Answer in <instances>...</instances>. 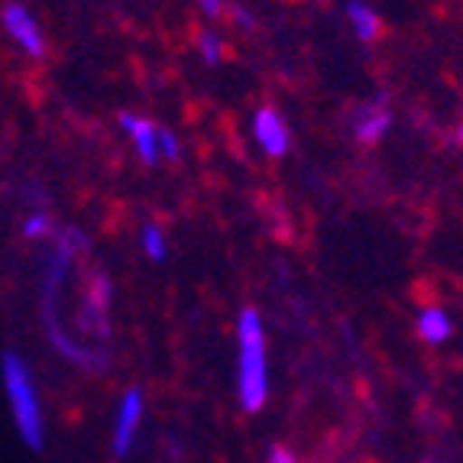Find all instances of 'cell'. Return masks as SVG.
<instances>
[{
	"label": "cell",
	"mask_w": 463,
	"mask_h": 463,
	"mask_svg": "<svg viewBox=\"0 0 463 463\" xmlns=\"http://www.w3.org/2000/svg\"><path fill=\"white\" fill-rule=\"evenodd\" d=\"M272 389L269 376V340L263 315L243 308L237 315V402L247 415L266 409Z\"/></svg>",
	"instance_id": "6da1fadb"
},
{
	"label": "cell",
	"mask_w": 463,
	"mask_h": 463,
	"mask_svg": "<svg viewBox=\"0 0 463 463\" xmlns=\"http://www.w3.org/2000/svg\"><path fill=\"white\" fill-rule=\"evenodd\" d=\"M4 389L10 395V409H14V421L24 434V440L33 450L43 448L46 440V421H43V405H39L36 379H33L30 366L24 364V356H16L14 350L4 354Z\"/></svg>",
	"instance_id": "7a4b0ae2"
},
{
	"label": "cell",
	"mask_w": 463,
	"mask_h": 463,
	"mask_svg": "<svg viewBox=\"0 0 463 463\" xmlns=\"http://www.w3.org/2000/svg\"><path fill=\"white\" fill-rule=\"evenodd\" d=\"M392 130V108H389L386 94L364 100L350 117V137L356 139V146H379Z\"/></svg>",
	"instance_id": "3957f363"
},
{
	"label": "cell",
	"mask_w": 463,
	"mask_h": 463,
	"mask_svg": "<svg viewBox=\"0 0 463 463\" xmlns=\"http://www.w3.org/2000/svg\"><path fill=\"white\" fill-rule=\"evenodd\" d=\"M143 418H146V399H143L139 389H127L120 405H117V418H114V438H110L114 457H127L137 448Z\"/></svg>",
	"instance_id": "277c9868"
},
{
	"label": "cell",
	"mask_w": 463,
	"mask_h": 463,
	"mask_svg": "<svg viewBox=\"0 0 463 463\" xmlns=\"http://www.w3.org/2000/svg\"><path fill=\"white\" fill-rule=\"evenodd\" d=\"M250 130H253L256 146L263 149L269 159H279V156H286L288 146H292V130H288L286 117L279 114L276 108L263 104V108H256L253 120H250Z\"/></svg>",
	"instance_id": "5b68a950"
},
{
	"label": "cell",
	"mask_w": 463,
	"mask_h": 463,
	"mask_svg": "<svg viewBox=\"0 0 463 463\" xmlns=\"http://www.w3.org/2000/svg\"><path fill=\"white\" fill-rule=\"evenodd\" d=\"M0 20H4L7 33L20 43V49H24L26 55H33V59L46 55V36H43L36 16H33L30 10L20 7V4H7L4 14H0Z\"/></svg>",
	"instance_id": "8992f818"
},
{
	"label": "cell",
	"mask_w": 463,
	"mask_h": 463,
	"mask_svg": "<svg viewBox=\"0 0 463 463\" xmlns=\"http://www.w3.org/2000/svg\"><path fill=\"white\" fill-rule=\"evenodd\" d=\"M120 130L137 149L143 165H159V127L139 114H120Z\"/></svg>",
	"instance_id": "52a82bcc"
},
{
	"label": "cell",
	"mask_w": 463,
	"mask_h": 463,
	"mask_svg": "<svg viewBox=\"0 0 463 463\" xmlns=\"http://www.w3.org/2000/svg\"><path fill=\"white\" fill-rule=\"evenodd\" d=\"M415 334L428 347H440V344H448L454 337V317L440 305H425L415 317Z\"/></svg>",
	"instance_id": "ba28073f"
},
{
	"label": "cell",
	"mask_w": 463,
	"mask_h": 463,
	"mask_svg": "<svg viewBox=\"0 0 463 463\" xmlns=\"http://www.w3.org/2000/svg\"><path fill=\"white\" fill-rule=\"evenodd\" d=\"M347 26L354 30V36L360 39V43H376L379 36H383V20H379L376 10L366 4V0H347Z\"/></svg>",
	"instance_id": "9c48e42d"
},
{
	"label": "cell",
	"mask_w": 463,
	"mask_h": 463,
	"mask_svg": "<svg viewBox=\"0 0 463 463\" xmlns=\"http://www.w3.org/2000/svg\"><path fill=\"white\" fill-rule=\"evenodd\" d=\"M139 247H143L146 260H153V263H163L165 256H169V240H165V231L159 224L143 227V233H139Z\"/></svg>",
	"instance_id": "30bf717a"
},
{
	"label": "cell",
	"mask_w": 463,
	"mask_h": 463,
	"mask_svg": "<svg viewBox=\"0 0 463 463\" xmlns=\"http://www.w3.org/2000/svg\"><path fill=\"white\" fill-rule=\"evenodd\" d=\"M198 52H201V59H204V65H221L227 52L224 36L217 30H211V26H204V30L198 33Z\"/></svg>",
	"instance_id": "8fae6325"
},
{
	"label": "cell",
	"mask_w": 463,
	"mask_h": 463,
	"mask_svg": "<svg viewBox=\"0 0 463 463\" xmlns=\"http://www.w3.org/2000/svg\"><path fill=\"white\" fill-rule=\"evenodd\" d=\"M24 237L30 240H46V237H55V221L46 208H36L30 217L24 221Z\"/></svg>",
	"instance_id": "7c38bea8"
},
{
	"label": "cell",
	"mask_w": 463,
	"mask_h": 463,
	"mask_svg": "<svg viewBox=\"0 0 463 463\" xmlns=\"http://www.w3.org/2000/svg\"><path fill=\"white\" fill-rule=\"evenodd\" d=\"M159 159H165V163H178L182 159V143L165 127H159Z\"/></svg>",
	"instance_id": "4fadbf2b"
},
{
	"label": "cell",
	"mask_w": 463,
	"mask_h": 463,
	"mask_svg": "<svg viewBox=\"0 0 463 463\" xmlns=\"http://www.w3.org/2000/svg\"><path fill=\"white\" fill-rule=\"evenodd\" d=\"M224 16L231 20L233 26H240L243 33H253V30H256V16L250 14V10L243 7V4H227Z\"/></svg>",
	"instance_id": "5bb4252c"
},
{
	"label": "cell",
	"mask_w": 463,
	"mask_h": 463,
	"mask_svg": "<svg viewBox=\"0 0 463 463\" xmlns=\"http://www.w3.org/2000/svg\"><path fill=\"white\" fill-rule=\"evenodd\" d=\"M194 4H198V10L208 16V20H221L231 0H194Z\"/></svg>",
	"instance_id": "9a60e30c"
},
{
	"label": "cell",
	"mask_w": 463,
	"mask_h": 463,
	"mask_svg": "<svg viewBox=\"0 0 463 463\" xmlns=\"http://www.w3.org/2000/svg\"><path fill=\"white\" fill-rule=\"evenodd\" d=\"M269 463H298V457H295L286 444H276V448L269 450Z\"/></svg>",
	"instance_id": "2e32d148"
},
{
	"label": "cell",
	"mask_w": 463,
	"mask_h": 463,
	"mask_svg": "<svg viewBox=\"0 0 463 463\" xmlns=\"http://www.w3.org/2000/svg\"><path fill=\"white\" fill-rule=\"evenodd\" d=\"M454 143H457V146L463 149V120H460V124L454 127Z\"/></svg>",
	"instance_id": "e0dca14e"
}]
</instances>
